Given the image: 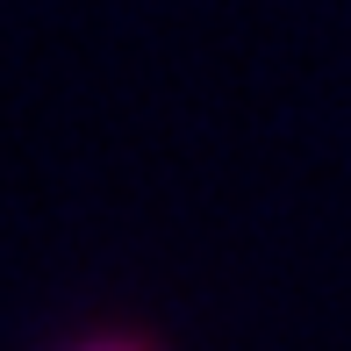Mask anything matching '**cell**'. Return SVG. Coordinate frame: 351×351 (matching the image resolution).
Masks as SVG:
<instances>
[{"mask_svg": "<svg viewBox=\"0 0 351 351\" xmlns=\"http://www.w3.org/2000/svg\"><path fill=\"white\" fill-rule=\"evenodd\" d=\"M72 351H165V344L143 337V330H101V337H86V344H72Z\"/></svg>", "mask_w": 351, "mask_h": 351, "instance_id": "cell-1", "label": "cell"}]
</instances>
